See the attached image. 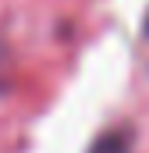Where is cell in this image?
I'll return each mask as SVG.
<instances>
[{"mask_svg": "<svg viewBox=\"0 0 149 153\" xmlns=\"http://www.w3.org/2000/svg\"><path fill=\"white\" fill-rule=\"evenodd\" d=\"M142 32H146V39H149V11H146V22H142Z\"/></svg>", "mask_w": 149, "mask_h": 153, "instance_id": "obj_2", "label": "cell"}, {"mask_svg": "<svg viewBox=\"0 0 149 153\" xmlns=\"http://www.w3.org/2000/svg\"><path fill=\"white\" fill-rule=\"evenodd\" d=\"M131 146H135V125L131 121H121V125L103 128L92 139L89 153H131Z\"/></svg>", "mask_w": 149, "mask_h": 153, "instance_id": "obj_1", "label": "cell"}]
</instances>
